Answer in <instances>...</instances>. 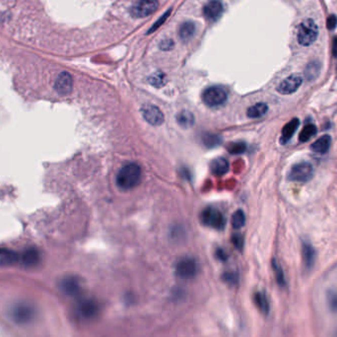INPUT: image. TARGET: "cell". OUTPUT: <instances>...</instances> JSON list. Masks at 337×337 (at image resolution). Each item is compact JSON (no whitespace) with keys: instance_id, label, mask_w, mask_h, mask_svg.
<instances>
[{"instance_id":"obj_18","label":"cell","mask_w":337,"mask_h":337,"mask_svg":"<svg viewBox=\"0 0 337 337\" xmlns=\"http://www.w3.org/2000/svg\"><path fill=\"white\" fill-rule=\"evenodd\" d=\"M302 253H303V260H304L305 266L308 269H311L315 265V260H316L315 248H313L310 244L304 243Z\"/></svg>"},{"instance_id":"obj_17","label":"cell","mask_w":337,"mask_h":337,"mask_svg":"<svg viewBox=\"0 0 337 337\" xmlns=\"http://www.w3.org/2000/svg\"><path fill=\"white\" fill-rule=\"evenodd\" d=\"M299 124H300V121L298 119H293L292 121H290L284 126L282 132H281V138H280L281 144H286L291 139V137L296 132Z\"/></svg>"},{"instance_id":"obj_30","label":"cell","mask_w":337,"mask_h":337,"mask_svg":"<svg viewBox=\"0 0 337 337\" xmlns=\"http://www.w3.org/2000/svg\"><path fill=\"white\" fill-rule=\"evenodd\" d=\"M272 267H273V270H274V274H275V278H276L277 283L280 286H284L285 285V277H284L282 268L276 263V260H273Z\"/></svg>"},{"instance_id":"obj_34","label":"cell","mask_w":337,"mask_h":337,"mask_svg":"<svg viewBox=\"0 0 337 337\" xmlns=\"http://www.w3.org/2000/svg\"><path fill=\"white\" fill-rule=\"evenodd\" d=\"M328 304L331 310L337 312V292H331L328 295Z\"/></svg>"},{"instance_id":"obj_19","label":"cell","mask_w":337,"mask_h":337,"mask_svg":"<svg viewBox=\"0 0 337 337\" xmlns=\"http://www.w3.org/2000/svg\"><path fill=\"white\" fill-rule=\"evenodd\" d=\"M330 144H331V137L329 135H323L322 137H320L312 144L311 149L316 153L324 154L328 151Z\"/></svg>"},{"instance_id":"obj_28","label":"cell","mask_w":337,"mask_h":337,"mask_svg":"<svg viewBox=\"0 0 337 337\" xmlns=\"http://www.w3.org/2000/svg\"><path fill=\"white\" fill-rule=\"evenodd\" d=\"M227 150L231 154H243L247 150V144L244 142H233L230 143L227 147Z\"/></svg>"},{"instance_id":"obj_9","label":"cell","mask_w":337,"mask_h":337,"mask_svg":"<svg viewBox=\"0 0 337 337\" xmlns=\"http://www.w3.org/2000/svg\"><path fill=\"white\" fill-rule=\"evenodd\" d=\"M143 119L151 125L159 126L164 124L165 118L159 107L154 105H143L141 107Z\"/></svg>"},{"instance_id":"obj_25","label":"cell","mask_w":337,"mask_h":337,"mask_svg":"<svg viewBox=\"0 0 337 337\" xmlns=\"http://www.w3.org/2000/svg\"><path fill=\"white\" fill-rule=\"evenodd\" d=\"M246 223V215L241 209L237 210L232 216V226L235 230H239L245 226Z\"/></svg>"},{"instance_id":"obj_12","label":"cell","mask_w":337,"mask_h":337,"mask_svg":"<svg viewBox=\"0 0 337 337\" xmlns=\"http://www.w3.org/2000/svg\"><path fill=\"white\" fill-rule=\"evenodd\" d=\"M224 7L220 0H210L203 9L204 16L209 21H216L221 17Z\"/></svg>"},{"instance_id":"obj_20","label":"cell","mask_w":337,"mask_h":337,"mask_svg":"<svg viewBox=\"0 0 337 337\" xmlns=\"http://www.w3.org/2000/svg\"><path fill=\"white\" fill-rule=\"evenodd\" d=\"M253 302L257 309L265 315H267L270 310L269 301L266 297V294L263 292H255L253 295Z\"/></svg>"},{"instance_id":"obj_31","label":"cell","mask_w":337,"mask_h":337,"mask_svg":"<svg viewBox=\"0 0 337 337\" xmlns=\"http://www.w3.org/2000/svg\"><path fill=\"white\" fill-rule=\"evenodd\" d=\"M149 81L150 83L155 86V87H162L164 84H165V75L161 72H158V73H155L153 74L150 78H149Z\"/></svg>"},{"instance_id":"obj_3","label":"cell","mask_w":337,"mask_h":337,"mask_svg":"<svg viewBox=\"0 0 337 337\" xmlns=\"http://www.w3.org/2000/svg\"><path fill=\"white\" fill-rule=\"evenodd\" d=\"M199 219L204 226L210 227L216 230H224L226 226V218L223 213L216 208H205L200 213Z\"/></svg>"},{"instance_id":"obj_8","label":"cell","mask_w":337,"mask_h":337,"mask_svg":"<svg viewBox=\"0 0 337 337\" xmlns=\"http://www.w3.org/2000/svg\"><path fill=\"white\" fill-rule=\"evenodd\" d=\"M12 318L18 323H27L31 321L35 316L33 306L27 303H19L12 310Z\"/></svg>"},{"instance_id":"obj_29","label":"cell","mask_w":337,"mask_h":337,"mask_svg":"<svg viewBox=\"0 0 337 337\" xmlns=\"http://www.w3.org/2000/svg\"><path fill=\"white\" fill-rule=\"evenodd\" d=\"M319 70H320V64H319V62H315L314 61V62L310 63L307 66L305 74H306V76L310 80H312V79H315L319 75Z\"/></svg>"},{"instance_id":"obj_22","label":"cell","mask_w":337,"mask_h":337,"mask_svg":"<svg viewBox=\"0 0 337 337\" xmlns=\"http://www.w3.org/2000/svg\"><path fill=\"white\" fill-rule=\"evenodd\" d=\"M267 110H268V106L266 105V103H257V104L248 107L247 115L250 119H258V118L264 117Z\"/></svg>"},{"instance_id":"obj_6","label":"cell","mask_w":337,"mask_h":337,"mask_svg":"<svg viewBox=\"0 0 337 337\" xmlns=\"http://www.w3.org/2000/svg\"><path fill=\"white\" fill-rule=\"evenodd\" d=\"M314 176V169L311 164L302 162L293 166L288 175V178L292 181L306 182L312 179Z\"/></svg>"},{"instance_id":"obj_33","label":"cell","mask_w":337,"mask_h":337,"mask_svg":"<svg viewBox=\"0 0 337 337\" xmlns=\"http://www.w3.org/2000/svg\"><path fill=\"white\" fill-rule=\"evenodd\" d=\"M223 279L227 283L236 284L238 282V274L234 272H226L225 274H223Z\"/></svg>"},{"instance_id":"obj_37","label":"cell","mask_w":337,"mask_h":337,"mask_svg":"<svg viewBox=\"0 0 337 337\" xmlns=\"http://www.w3.org/2000/svg\"><path fill=\"white\" fill-rule=\"evenodd\" d=\"M216 257L220 260H226L227 259V254H226L225 250H223L221 248H218L216 250Z\"/></svg>"},{"instance_id":"obj_14","label":"cell","mask_w":337,"mask_h":337,"mask_svg":"<svg viewBox=\"0 0 337 337\" xmlns=\"http://www.w3.org/2000/svg\"><path fill=\"white\" fill-rule=\"evenodd\" d=\"M61 290L69 296L78 295L81 291V282L77 277L69 276L61 281Z\"/></svg>"},{"instance_id":"obj_11","label":"cell","mask_w":337,"mask_h":337,"mask_svg":"<svg viewBox=\"0 0 337 337\" xmlns=\"http://www.w3.org/2000/svg\"><path fill=\"white\" fill-rule=\"evenodd\" d=\"M78 313L84 319H93L99 313V305L91 299L83 300L78 304Z\"/></svg>"},{"instance_id":"obj_26","label":"cell","mask_w":337,"mask_h":337,"mask_svg":"<svg viewBox=\"0 0 337 337\" xmlns=\"http://www.w3.org/2000/svg\"><path fill=\"white\" fill-rule=\"evenodd\" d=\"M202 142L203 144L208 147V148H213L216 146H219L222 142V139L219 135L217 134H212V133H205L202 136Z\"/></svg>"},{"instance_id":"obj_2","label":"cell","mask_w":337,"mask_h":337,"mask_svg":"<svg viewBox=\"0 0 337 337\" xmlns=\"http://www.w3.org/2000/svg\"><path fill=\"white\" fill-rule=\"evenodd\" d=\"M319 35V28L314 20L307 19L303 21L297 33V39L301 46L309 47L314 44Z\"/></svg>"},{"instance_id":"obj_13","label":"cell","mask_w":337,"mask_h":337,"mask_svg":"<svg viewBox=\"0 0 337 337\" xmlns=\"http://www.w3.org/2000/svg\"><path fill=\"white\" fill-rule=\"evenodd\" d=\"M72 86H73V80H72L70 74L67 72L60 73L58 75V77L56 78V81L54 84L55 90L61 95L69 94L72 90Z\"/></svg>"},{"instance_id":"obj_5","label":"cell","mask_w":337,"mask_h":337,"mask_svg":"<svg viewBox=\"0 0 337 337\" xmlns=\"http://www.w3.org/2000/svg\"><path fill=\"white\" fill-rule=\"evenodd\" d=\"M198 270L199 266L197 260L191 256L180 258L176 265V273L178 277L182 279L194 278L197 275Z\"/></svg>"},{"instance_id":"obj_16","label":"cell","mask_w":337,"mask_h":337,"mask_svg":"<svg viewBox=\"0 0 337 337\" xmlns=\"http://www.w3.org/2000/svg\"><path fill=\"white\" fill-rule=\"evenodd\" d=\"M176 120H177V123L181 128H184V129H189L191 127L194 126L195 124V116L192 111L190 110H186V109H183V110H180L176 117Z\"/></svg>"},{"instance_id":"obj_1","label":"cell","mask_w":337,"mask_h":337,"mask_svg":"<svg viewBox=\"0 0 337 337\" xmlns=\"http://www.w3.org/2000/svg\"><path fill=\"white\" fill-rule=\"evenodd\" d=\"M141 168L136 163H128L122 167L116 177L117 185L122 191H129L136 188L141 180Z\"/></svg>"},{"instance_id":"obj_36","label":"cell","mask_w":337,"mask_h":337,"mask_svg":"<svg viewBox=\"0 0 337 337\" xmlns=\"http://www.w3.org/2000/svg\"><path fill=\"white\" fill-rule=\"evenodd\" d=\"M170 13H171V11H169V12H167V13H166V14H165V15H164V16H163V17L161 18V19H160V20H158V21H157V23H156V24H155V25H154V26H153V27H152V28H151V29H150V30H149V32H148V34H150V33H152V32H154V31H155V30H156V29H158V28H159L160 26H161V25H162V24H163V22H164V21H165V20H166V19H167V18H168V16H169V15H170Z\"/></svg>"},{"instance_id":"obj_21","label":"cell","mask_w":337,"mask_h":337,"mask_svg":"<svg viewBox=\"0 0 337 337\" xmlns=\"http://www.w3.org/2000/svg\"><path fill=\"white\" fill-rule=\"evenodd\" d=\"M195 33V25L193 22H184L180 25L178 30V35L183 42L190 41Z\"/></svg>"},{"instance_id":"obj_23","label":"cell","mask_w":337,"mask_h":337,"mask_svg":"<svg viewBox=\"0 0 337 337\" xmlns=\"http://www.w3.org/2000/svg\"><path fill=\"white\" fill-rule=\"evenodd\" d=\"M18 255L8 249L0 248V266H10L16 263Z\"/></svg>"},{"instance_id":"obj_32","label":"cell","mask_w":337,"mask_h":337,"mask_svg":"<svg viewBox=\"0 0 337 337\" xmlns=\"http://www.w3.org/2000/svg\"><path fill=\"white\" fill-rule=\"evenodd\" d=\"M231 242L232 244L234 245V247L239 249V250H242L243 249V247H244V238L242 235L240 234H235L232 236L231 238Z\"/></svg>"},{"instance_id":"obj_4","label":"cell","mask_w":337,"mask_h":337,"mask_svg":"<svg viewBox=\"0 0 337 337\" xmlns=\"http://www.w3.org/2000/svg\"><path fill=\"white\" fill-rule=\"evenodd\" d=\"M228 99L226 90L219 86H212L205 89L202 93V101L206 106H218L223 105Z\"/></svg>"},{"instance_id":"obj_35","label":"cell","mask_w":337,"mask_h":337,"mask_svg":"<svg viewBox=\"0 0 337 337\" xmlns=\"http://www.w3.org/2000/svg\"><path fill=\"white\" fill-rule=\"evenodd\" d=\"M337 25V17L335 15H330L328 19H327V22H326V26H327V29L328 30H333Z\"/></svg>"},{"instance_id":"obj_7","label":"cell","mask_w":337,"mask_h":337,"mask_svg":"<svg viewBox=\"0 0 337 337\" xmlns=\"http://www.w3.org/2000/svg\"><path fill=\"white\" fill-rule=\"evenodd\" d=\"M159 6V2L157 0H139L135 3L130 10L132 17H147L154 13Z\"/></svg>"},{"instance_id":"obj_10","label":"cell","mask_w":337,"mask_h":337,"mask_svg":"<svg viewBox=\"0 0 337 337\" xmlns=\"http://www.w3.org/2000/svg\"><path fill=\"white\" fill-rule=\"evenodd\" d=\"M303 82V78L299 74H292L279 84L277 91L283 95H290L295 93L300 88Z\"/></svg>"},{"instance_id":"obj_27","label":"cell","mask_w":337,"mask_h":337,"mask_svg":"<svg viewBox=\"0 0 337 337\" xmlns=\"http://www.w3.org/2000/svg\"><path fill=\"white\" fill-rule=\"evenodd\" d=\"M317 133V127L314 124H307L299 135V140L301 142L308 141L311 137H313Z\"/></svg>"},{"instance_id":"obj_24","label":"cell","mask_w":337,"mask_h":337,"mask_svg":"<svg viewBox=\"0 0 337 337\" xmlns=\"http://www.w3.org/2000/svg\"><path fill=\"white\" fill-rule=\"evenodd\" d=\"M22 260H23L24 266H28V267H34L39 264V260H40L39 252L35 249H29V250L24 252Z\"/></svg>"},{"instance_id":"obj_15","label":"cell","mask_w":337,"mask_h":337,"mask_svg":"<svg viewBox=\"0 0 337 337\" xmlns=\"http://www.w3.org/2000/svg\"><path fill=\"white\" fill-rule=\"evenodd\" d=\"M230 165L225 158H216L210 163V171L215 177H222L229 172Z\"/></svg>"}]
</instances>
